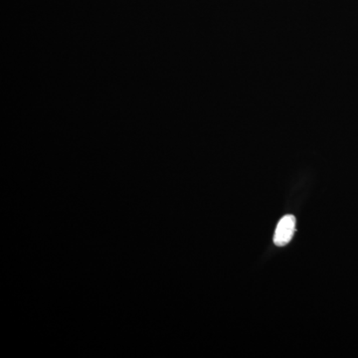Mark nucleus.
<instances>
[{
	"mask_svg": "<svg viewBox=\"0 0 358 358\" xmlns=\"http://www.w3.org/2000/svg\"><path fill=\"white\" fill-rule=\"evenodd\" d=\"M296 231V218L294 215L284 216L278 224L275 231L274 243L277 246H285L291 241Z\"/></svg>",
	"mask_w": 358,
	"mask_h": 358,
	"instance_id": "obj_1",
	"label": "nucleus"
}]
</instances>
